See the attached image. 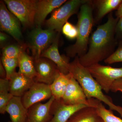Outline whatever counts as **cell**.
<instances>
[{
    "label": "cell",
    "mask_w": 122,
    "mask_h": 122,
    "mask_svg": "<svg viewBox=\"0 0 122 122\" xmlns=\"http://www.w3.org/2000/svg\"><path fill=\"white\" fill-rule=\"evenodd\" d=\"M35 82L34 79L16 72L9 80V92L14 96L22 97Z\"/></svg>",
    "instance_id": "15"
},
{
    "label": "cell",
    "mask_w": 122,
    "mask_h": 122,
    "mask_svg": "<svg viewBox=\"0 0 122 122\" xmlns=\"http://www.w3.org/2000/svg\"><path fill=\"white\" fill-rule=\"evenodd\" d=\"M5 112L9 115L11 122H25L28 109L24 106L21 97L14 96L7 105Z\"/></svg>",
    "instance_id": "17"
},
{
    "label": "cell",
    "mask_w": 122,
    "mask_h": 122,
    "mask_svg": "<svg viewBox=\"0 0 122 122\" xmlns=\"http://www.w3.org/2000/svg\"><path fill=\"white\" fill-rule=\"evenodd\" d=\"M66 1V0H37L34 21L37 27H41L49 14L59 8Z\"/></svg>",
    "instance_id": "16"
},
{
    "label": "cell",
    "mask_w": 122,
    "mask_h": 122,
    "mask_svg": "<svg viewBox=\"0 0 122 122\" xmlns=\"http://www.w3.org/2000/svg\"><path fill=\"white\" fill-rule=\"evenodd\" d=\"M6 72L5 69L2 65L1 61L0 62V78H6Z\"/></svg>",
    "instance_id": "30"
},
{
    "label": "cell",
    "mask_w": 122,
    "mask_h": 122,
    "mask_svg": "<svg viewBox=\"0 0 122 122\" xmlns=\"http://www.w3.org/2000/svg\"></svg>",
    "instance_id": "33"
},
{
    "label": "cell",
    "mask_w": 122,
    "mask_h": 122,
    "mask_svg": "<svg viewBox=\"0 0 122 122\" xmlns=\"http://www.w3.org/2000/svg\"><path fill=\"white\" fill-rule=\"evenodd\" d=\"M115 37L118 42L122 41V17L119 19L115 29Z\"/></svg>",
    "instance_id": "28"
},
{
    "label": "cell",
    "mask_w": 122,
    "mask_h": 122,
    "mask_svg": "<svg viewBox=\"0 0 122 122\" xmlns=\"http://www.w3.org/2000/svg\"><path fill=\"white\" fill-rule=\"evenodd\" d=\"M93 7L92 1L88 0L81 6L76 25L78 31L77 37L75 44L66 49L68 56L74 57L78 56L80 57L87 52L94 24Z\"/></svg>",
    "instance_id": "3"
},
{
    "label": "cell",
    "mask_w": 122,
    "mask_h": 122,
    "mask_svg": "<svg viewBox=\"0 0 122 122\" xmlns=\"http://www.w3.org/2000/svg\"><path fill=\"white\" fill-rule=\"evenodd\" d=\"M104 61L105 63L109 65L122 62V41L119 42L117 48L115 51L111 56Z\"/></svg>",
    "instance_id": "27"
},
{
    "label": "cell",
    "mask_w": 122,
    "mask_h": 122,
    "mask_svg": "<svg viewBox=\"0 0 122 122\" xmlns=\"http://www.w3.org/2000/svg\"><path fill=\"white\" fill-rule=\"evenodd\" d=\"M95 1V4L97 8L95 21H99L107 14L117 9L122 0H100Z\"/></svg>",
    "instance_id": "21"
},
{
    "label": "cell",
    "mask_w": 122,
    "mask_h": 122,
    "mask_svg": "<svg viewBox=\"0 0 122 122\" xmlns=\"http://www.w3.org/2000/svg\"><path fill=\"white\" fill-rule=\"evenodd\" d=\"M14 97L9 92V80L0 79V113L4 114L7 105Z\"/></svg>",
    "instance_id": "22"
},
{
    "label": "cell",
    "mask_w": 122,
    "mask_h": 122,
    "mask_svg": "<svg viewBox=\"0 0 122 122\" xmlns=\"http://www.w3.org/2000/svg\"><path fill=\"white\" fill-rule=\"evenodd\" d=\"M10 12L15 15L25 28L34 24L37 0H5Z\"/></svg>",
    "instance_id": "5"
},
{
    "label": "cell",
    "mask_w": 122,
    "mask_h": 122,
    "mask_svg": "<svg viewBox=\"0 0 122 122\" xmlns=\"http://www.w3.org/2000/svg\"><path fill=\"white\" fill-rule=\"evenodd\" d=\"M55 31L37 27L32 30L30 34V48L34 60L41 58L42 53L53 43L56 36Z\"/></svg>",
    "instance_id": "7"
},
{
    "label": "cell",
    "mask_w": 122,
    "mask_h": 122,
    "mask_svg": "<svg viewBox=\"0 0 122 122\" xmlns=\"http://www.w3.org/2000/svg\"><path fill=\"white\" fill-rule=\"evenodd\" d=\"M1 62L6 72V79L10 80L16 72L15 70L18 66V58H10L4 56L1 57Z\"/></svg>",
    "instance_id": "24"
},
{
    "label": "cell",
    "mask_w": 122,
    "mask_h": 122,
    "mask_svg": "<svg viewBox=\"0 0 122 122\" xmlns=\"http://www.w3.org/2000/svg\"><path fill=\"white\" fill-rule=\"evenodd\" d=\"M87 107L90 106L83 104L66 105L61 100L55 99L51 107V113L53 117L50 122H67L76 112Z\"/></svg>",
    "instance_id": "13"
},
{
    "label": "cell",
    "mask_w": 122,
    "mask_h": 122,
    "mask_svg": "<svg viewBox=\"0 0 122 122\" xmlns=\"http://www.w3.org/2000/svg\"><path fill=\"white\" fill-rule=\"evenodd\" d=\"M0 25L1 30L10 34L21 44L22 36L19 20L7 9L2 1L0 3Z\"/></svg>",
    "instance_id": "9"
},
{
    "label": "cell",
    "mask_w": 122,
    "mask_h": 122,
    "mask_svg": "<svg viewBox=\"0 0 122 122\" xmlns=\"http://www.w3.org/2000/svg\"><path fill=\"white\" fill-rule=\"evenodd\" d=\"M61 31L66 37L70 39H76L77 37L78 31L77 26L68 21L63 25Z\"/></svg>",
    "instance_id": "26"
},
{
    "label": "cell",
    "mask_w": 122,
    "mask_h": 122,
    "mask_svg": "<svg viewBox=\"0 0 122 122\" xmlns=\"http://www.w3.org/2000/svg\"><path fill=\"white\" fill-rule=\"evenodd\" d=\"M23 49L22 47L15 45H10L4 48L2 56L10 58H18L20 53Z\"/></svg>",
    "instance_id": "25"
},
{
    "label": "cell",
    "mask_w": 122,
    "mask_h": 122,
    "mask_svg": "<svg viewBox=\"0 0 122 122\" xmlns=\"http://www.w3.org/2000/svg\"><path fill=\"white\" fill-rule=\"evenodd\" d=\"M95 107L104 122H122V119L115 115L111 110L107 109L99 100H98Z\"/></svg>",
    "instance_id": "23"
},
{
    "label": "cell",
    "mask_w": 122,
    "mask_h": 122,
    "mask_svg": "<svg viewBox=\"0 0 122 122\" xmlns=\"http://www.w3.org/2000/svg\"><path fill=\"white\" fill-rule=\"evenodd\" d=\"M69 73L81 85L87 99H96L104 103L110 110L117 112L122 117V107L115 105L111 97L104 94L102 87L87 68L80 63L78 56L70 62Z\"/></svg>",
    "instance_id": "2"
},
{
    "label": "cell",
    "mask_w": 122,
    "mask_h": 122,
    "mask_svg": "<svg viewBox=\"0 0 122 122\" xmlns=\"http://www.w3.org/2000/svg\"><path fill=\"white\" fill-rule=\"evenodd\" d=\"M34 61L37 73L35 81L51 85L60 72L56 64L50 59L42 57Z\"/></svg>",
    "instance_id": "10"
},
{
    "label": "cell",
    "mask_w": 122,
    "mask_h": 122,
    "mask_svg": "<svg viewBox=\"0 0 122 122\" xmlns=\"http://www.w3.org/2000/svg\"><path fill=\"white\" fill-rule=\"evenodd\" d=\"M106 93H109L115 81L122 78V67L115 68L99 63L86 67Z\"/></svg>",
    "instance_id": "6"
},
{
    "label": "cell",
    "mask_w": 122,
    "mask_h": 122,
    "mask_svg": "<svg viewBox=\"0 0 122 122\" xmlns=\"http://www.w3.org/2000/svg\"><path fill=\"white\" fill-rule=\"evenodd\" d=\"M110 91L115 93L120 92L122 93V78L118 79L114 82L112 86Z\"/></svg>",
    "instance_id": "29"
},
{
    "label": "cell",
    "mask_w": 122,
    "mask_h": 122,
    "mask_svg": "<svg viewBox=\"0 0 122 122\" xmlns=\"http://www.w3.org/2000/svg\"><path fill=\"white\" fill-rule=\"evenodd\" d=\"M72 75L70 73L65 74L59 72L53 82L50 85L52 95L55 100H60L62 98Z\"/></svg>",
    "instance_id": "20"
},
{
    "label": "cell",
    "mask_w": 122,
    "mask_h": 122,
    "mask_svg": "<svg viewBox=\"0 0 122 122\" xmlns=\"http://www.w3.org/2000/svg\"><path fill=\"white\" fill-rule=\"evenodd\" d=\"M59 33L57 34L53 43L41 54L42 57L46 58L52 61L57 66L59 71L63 74L69 73V57L61 55L58 50Z\"/></svg>",
    "instance_id": "12"
},
{
    "label": "cell",
    "mask_w": 122,
    "mask_h": 122,
    "mask_svg": "<svg viewBox=\"0 0 122 122\" xmlns=\"http://www.w3.org/2000/svg\"><path fill=\"white\" fill-rule=\"evenodd\" d=\"M61 100L66 105L83 104L95 107L97 99L95 98L87 99L81 86L72 75L65 92Z\"/></svg>",
    "instance_id": "8"
},
{
    "label": "cell",
    "mask_w": 122,
    "mask_h": 122,
    "mask_svg": "<svg viewBox=\"0 0 122 122\" xmlns=\"http://www.w3.org/2000/svg\"><path fill=\"white\" fill-rule=\"evenodd\" d=\"M67 122H104L96 107H87L81 109L72 116Z\"/></svg>",
    "instance_id": "18"
},
{
    "label": "cell",
    "mask_w": 122,
    "mask_h": 122,
    "mask_svg": "<svg viewBox=\"0 0 122 122\" xmlns=\"http://www.w3.org/2000/svg\"><path fill=\"white\" fill-rule=\"evenodd\" d=\"M118 18L109 14L105 24L99 25L92 34L86 53L79 57L81 64L85 67L99 63L113 53L118 42L115 37V29Z\"/></svg>",
    "instance_id": "1"
},
{
    "label": "cell",
    "mask_w": 122,
    "mask_h": 122,
    "mask_svg": "<svg viewBox=\"0 0 122 122\" xmlns=\"http://www.w3.org/2000/svg\"><path fill=\"white\" fill-rule=\"evenodd\" d=\"M115 15L116 18L118 19L122 17V1L117 9V11L115 13Z\"/></svg>",
    "instance_id": "31"
},
{
    "label": "cell",
    "mask_w": 122,
    "mask_h": 122,
    "mask_svg": "<svg viewBox=\"0 0 122 122\" xmlns=\"http://www.w3.org/2000/svg\"><path fill=\"white\" fill-rule=\"evenodd\" d=\"M55 99L52 96L45 103H38L28 109L25 122H50L53 116L51 113V105Z\"/></svg>",
    "instance_id": "14"
},
{
    "label": "cell",
    "mask_w": 122,
    "mask_h": 122,
    "mask_svg": "<svg viewBox=\"0 0 122 122\" xmlns=\"http://www.w3.org/2000/svg\"><path fill=\"white\" fill-rule=\"evenodd\" d=\"M0 41L1 44L4 43L5 42L7 41V39H8V37H7V35L5 34L4 33L0 32Z\"/></svg>",
    "instance_id": "32"
},
{
    "label": "cell",
    "mask_w": 122,
    "mask_h": 122,
    "mask_svg": "<svg viewBox=\"0 0 122 122\" xmlns=\"http://www.w3.org/2000/svg\"><path fill=\"white\" fill-rule=\"evenodd\" d=\"M87 0H70L67 1L52 13L46 21L48 29L60 33L64 25L71 16L76 14L83 4Z\"/></svg>",
    "instance_id": "4"
},
{
    "label": "cell",
    "mask_w": 122,
    "mask_h": 122,
    "mask_svg": "<svg viewBox=\"0 0 122 122\" xmlns=\"http://www.w3.org/2000/svg\"><path fill=\"white\" fill-rule=\"evenodd\" d=\"M52 96L50 85L35 81L21 97L22 103L26 109Z\"/></svg>",
    "instance_id": "11"
},
{
    "label": "cell",
    "mask_w": 122,
    "mask_h": 122,
    "mask_svg": "<svg viewBox=\"0 0 122 122\" xmlns=\"http://www.w3.org/2000/svg\"><path fill=\"white\" fill-rule=\"evenodd\" d=\"M18 72L29 78L35 80L37 73L32 57L29 55L23 49L18 57Z\"/></svg>",
    "instance_id": "19"
}]
</instances>
